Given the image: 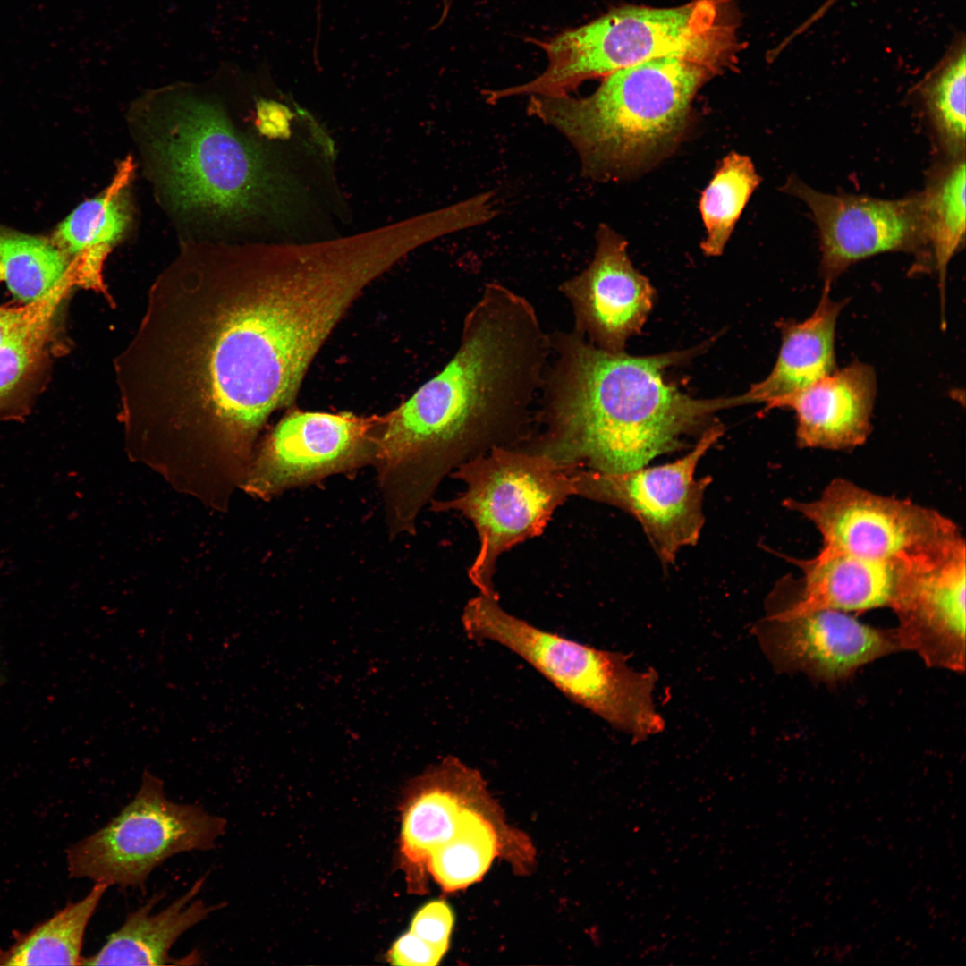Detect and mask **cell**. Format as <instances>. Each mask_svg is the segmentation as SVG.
Here are the masks:
<instances>
[{
  "label": "cell",
  "instance_id": "6da1fadb",
  "mask_svg": "<svg viewBox=\"0 0 966 966\" xmlns=\"http://www.w3.org/2000/svg\"><path fill=\"white\" fill-rule=\"evenodd\" d=\"M550 357V335L533 305L487 284L449 362L382 419L373 465L386 509L414 520L450 472L526 442Z\"/></svg>",
  "mask_w": 966,
  "mask_h": 966
},
{
  "label": "cell",
  "instance_id": "7a4b0ae2",
  "mask_svg": "<svg viewBox=\"0 0 966 966\" xmlns=\"http://www.w3.org/2000/svg\"><path fill=\"white\" fill-rule=\"evenodd\" d=\"M548 364L534 417L538 435L521 448L573 470L624 472L688 448L724 409L752 403L746 394L698 399L664 377L696 350L631 356L597 347L574 329L550 335Z\"/></svg>",
  "mask_w": 966,
  "mask_h": 966
},
{
  "label": "cell",
  "instance_id": "3957f363",
  "mask_svg": "<svg viewBox=\"0 0 966 966\" xmlns=\"http://www.w3.org/2000/svg\"><path fill=\"white\" fill-rule=\"evenodd\" d=\"M148 151L180 211L240 222L265 216L292 225L303 185L288 158L241 134L215 105L178 98L149 121Z\"/></svg>",
  "mask_w": 966,
  "mask_h": 966
},
{
  "label": "cell",
  "instance_id": "277c9868",
  "mask_svg": "<svg viewBox=\"0 0 966 966\" xmlns=\"http://www.w3.org/2000/svg\"><path fill=\"white\" fill-rule=\"evenodd\" d=\"M716 75L691 61L661 57L614 72L587 97H530L528 113L571 143L586 177L615 180L675 148L696 94Z\"/></svg>",
  "mask_w": 966,
  "mask_h": 966
},
{
  "label": "cell",
  "instance_id": "5b68a950",
  "mask_svg": "<svg viewBox=\"0 0 966 966\" xmlns=\"http://www.w3.org/2000/svg\"><path fill=\"white\" fill-rule=\"evenodd\" d=\"M738 21L733 0H691L655 8H614L578 28L538 42L545 71L533 80L502 89L504 98L570 95L586 80L648 60L677 57L716 74L735 64Z\"/></svg>",
  "mask_w": 966,
  "mask_h": 966
},
{
  "label": "cell",
  "instance_id": "8992f818",
  "mask_svg": "<svg viewBox=\"0 0 966 966\" xmlns=\"http://www.w3.org/2000/svg\"><path fill=\"white\" fill-rule=\"evenodd\" d=\"M469 639L499 644L526 661L572 702L642 741L664 729L653 691L657 674L636 671L620 653L541 630L506 612L499 597L479 593L462 613Z\"/></svg>",
  "mask_w": 966,
  "mask_h": 966
},
{
  "label": "cell",
  "instance_id": "52a82bcc",
  "mask_svg": "<svg viewBox=\"0 0 966 966\" xmlns=\"http://www.w3.org/2000/svg\"><path fill=\"white\" fill-rule=\"evenodd\" d=\"M574 470L540 453L497 446L453 471L464 490L431 508L456 511L473 524L479 547L468 577L479 593L498 597V558L542 534L555 510L574 496Z\"/></svg>",
  "mask_w": 966,
  "mask_h": 966
},
{
  "label": "cell",
  "instance_id": "ba28073f",
  "mask_svg": "<svg viewBox=\"0 0 966 966\" xmlns=\"http://www.w3.org/2000/svg\"><path fill=\"white\" fill-rule=\"evenodd\" d=\"M227 820L197 804L169 800L164 781L145 770L133 799L103 827L67 851L71 877L144 890L152 871L182 852H207Z\"/></svg>",
  "mask_w": 966,
  "mask_h": 966
},
{
  "label": "cell",
  "instance_id": "9c48e42d",
  "mask_svg": "<svg viewBox=\"0 0 966 966\" xmlns=\"http://www.w3.org/2000/svg\"><path fill=\"white\" fill-rule=\"evenodd\" d=\"M786 508L820 533L819 551L915 566L941 561L965 547L958 526L936 510L877 495L844 479H833L813 501L785 500Z\"/></svg>",
  "mask_w": 966,
  "mask_h": 966
},
{
  "label": "cell",
  "instance_id": "30bf717a",
  "mask_svg": "<svg viewBox=\"0 0 966 966\" xmlns=\"http://www.w3.org/2000/svg\"><path fill=\"white\" fill-rule=\"evenodd\" d=\"M714 423L683 457L624 472L575 470L574 495L620 508L641 525L664 565L683 547L697 544L705 522L703 499L711 478L697 479L701 458L724 434Z\"/></svg>",
  "mask_w": 966,
  "mask_h": 966
},
{
  "label": "cell",
  "instance_id": "8fae6325",
  "mask_svg": "<svg viewBox=\"0 0 966 966\" xmlns=\"http://www.w3.org/2000/svg\"><path fill=\"white\" fill-rule=\"evenodd\" d=\"M382 419L292 411L257 447L242 489L270 499L290 488L374 464Z\"/></svg>",
  "mask_w": 966,
  "mask_h": 966
},
{
  "label": "cell",
  "instance_id": "7c38bea8",
  "mask_svg": "<svg viewBox=\"0 0 966 966\" xmlns=\"http://www.w3.org/2000/svg\"><path fill=\"white\" fill-rule=\"evenodd\" d=\"M785 189L812 212L825 283L831 284L850 266L871 256L889 251L919 254L929 248L922 193L895 200L826 194L797 177L789 178Z\"/></svg>",
  "mask_w": 966,
  "mask_h": 966
},
{
  "label": "cell",
  "instance_id": "4fadbf2b",
  "mask_svg": "<svg viewBox=\"0 0 966 966\" xmlns=\"http://www.w3.org/2000/svg\"><path fill=\"white\" fill-rule=\"evenodd\" d=\"M756 631L778 672H800L828 685L848 680L863 665L902 650L895 629L874 627L836 610L767 611Z\"/></svg>",
  "mask_w": 966,
  "mask_h": 966
},
{
  "label": "cell",
  "instance_id": "5bb4252c",
  "mask_svg": "<svg viewBox=\"0 0 966 966\" xmlns=\"http://www.w3.org/2000/svg\"><path fill=\"white\" fill-rule=\"evenodd\" d=\"M597 247L589 266L564 281L559 291L574 317V330L603 350L624 351L653 307L655 291L631 264L627 242L606 225L596 233Z\"/></svg>",
  "mask_w": 966,
  "mask_h": 966
},
{
  "label": "cell",
  "instance_id": "9a60e30c",
  "mask_svg": "<svg viewBox=\"0 0 966 966\" xmlns=\"http://www.w3.org/2000/svg\"><path fill=\"white\" fill-rule=\"evenodd\" d=\"M965 547L939 562L906 567L890 608L902 650L928 667L965 670Z\"/></svg>",
  "mask_w": 966,
  "mask_h": 966
},
{
  "label": "cell",
  "instance_id": "2e32d148",
  "mask_svg": "<svg viewBox=\"0 0 966 966\" xmlns=\"http://www.w3.org/2000/svg\"><path fill=\"white\" fill-rule=\"evenodd\" d=\"M490 799L481 774L453 756L410 783L402 807L400 846L409 892L427 891L430 853L450 838L467 808Z\"/></svg>",
  "mask_w": 966,
  "mask_h": 966
},
{
  "label": "cell",
  "instance_id": "e0dca14e",
  "mask_svg": "<svg viewBox=\"0 0 966 966\" xmlns=\"http://www.w3.org/2000/svg\"><path fill=\"white\" fill-rule=\"evenodd\" d=\"M802 572L801 580L788 579L777 584L767 601V610L801 614L815 610L862 613L891 607L905 565L869 560L843 553L819 551L810 559L792 560Z\"/></svg>",
  "mask_w": 966,
  "mask_h": 966
},
{
  "label": "cell",
  "instance_id": "ac0fdd59",
  "mask_svg": "<svg viewBox=\"0 0 966 966\" xmlns=\"http://www.w3.org/2000/svg\"><path fill=\"white\" fill-rule=\"evenodd\" d=\"M877 394L874 369L854 360L809 387L766 405L795 412L802 448L846 450L864 444L872 426Z\"/></svg>",
  "mask_w": 966,
  "mask_h": 966
},
{
  "label": "cell",
  "instance_id": "d6986e66",
  "mask_svg": "<svg viewBox=\"0 0 966 966\" xmlns=\"http://www.w3.org/2000/svg\"><path fill=\"white\" fill-rule=\"evenodd\" d=\"M533 855L528 838L504 822L490 799L462 812L450 838L430 853L428 872L444 891L455 892L479 881L497 856L523 870Z\"/></svg>",
  "mask_w": 966,
  "mask_h": 966
},
{
  "label": "cell",
  "instance_id": "ffe728a7",
  "mask_svg": "<svg viewBox=\"0 0 966 966\" xmlns=\"http://www.w3.org/2000/svg\"><path fill=\"white\" fill-rule=\"evenodd\" d=\"M206 877L199 878L185 894L157 913H152V911L164 894H154L144 905L127 915L121 928L108 936L97 953L82 957L80 965L199 963L195 953L177 959L169 952L183 933L225 905L223 902L208 905L202 900L195 899Z\"/></svg>",
  "mask_w": 966,
  "mask_h": 966
},
{
  "label": "cell",
  "instance_id": "44dd1931",
  "mask_svg": "<svg viewBox=\"0 0 966 966\" xmlns=\"http://www.w3.org/2000/svg\"><path fill=\"white\" fill-rule=\"evenodd\" d=\"M819 302L807 319L781 320V347L768 376L750 386L746 394L753 403L768 404L794 394L833 373L835 362V328L845 301H835L831 284L825 283Z\"/></svg>",
  "mask_w": 966,
  "mask_h": 966
},
{
  "label": "cell",
  "instance_id": "7402d4cb",
  "mask_svg": "<svg viewBox=\"0 0 966 966\" xmlns=\"http://www.w3.org/2000/svg\"><path fill=\"white\" fill-rule=\"evenodd\" d=\"M124 172L104 193L79 205L57 226L51 240L72 260L77 286L104 294V261L130 223Z\"/></svg>",
  "mask_w": 966,
  "mask_h": 966
},
{
  "label": "cell",
  "instance_id": "603a6c76",
  "mask_svg": "<svg viewBox=\"0 0 966 966\" xmlns=\"http://www.w3.org/2000/svg\"><path fill=\"white\" fill-rule=\"evenodd\" d=\"M58 308L0 347V420H22L50 379L64 344Z\"/></svg>",
  "mask_w": 966,
  "mask_h": 966
},
{
  "label": "cell",
  "instance_id": "cb8c5ba5",
  "mask_svg": "<svg viewBox=\"0 0 966 966\" xmlns=\"http://www.w3.org/2000/svg\"><path fill=\"white\" fill-rule=\"evenodd\" d=\"M108 887L95 883L81 900L68 903L27 932H15L13 944L0 949V965H80L87 926Z\"/></svg>",
  "mask_w": 966,
  "mask_h": 966
},
{
  "label": "cell",
  "instance_id": "d4e9b609",
  "mask_svg": "<svg viewBox=\"0 0 966 966\" xmlns=\"http://www.w3.org/2000/svg\"><path fill=\"white\" fill-rule=\"evenodd\" d=\"M965 154L937 168L921 192L931 257L938 275L942 323L947 267L965 234Z\"/></svg>",
  "mask_w": 966,
  "mask_h": 966
},
{
  "label": "cell",
  "instance_id": "484cf974",
  "mask_svg": "<svg viewBox=\"0 0 966 966\" xmlns=\"http://www.w3.org/2000/svg\"><path fill=\"white\" fill-rule=\"evenodd\" d=\"M72 270L51 240L0 225V283L21 303L39 301Z\"/></svg>",
  "mask_w": 966,
  "mask_h": 966
},
{
  "label": "cell",
  "instance_id": "4316f807",
  "mask_svg": "<svg viewBox=\"0 0 966 966\" xmlns=\"http://www.w3.org/2000/svg\"><path fill=\"white\" fill-rule=\"evenodd\" d=\"M965 37L959 34L916 87L939 145L952 157L965 154Z\"/></svg>",
  "mask_w": 966,
  "mask_h": 966
},
{
  "label": "cell",
  "instance_id": "83f0119b",
  "mask_svg": "<svg viewBox=\"0 0 966 966\" xmlns=\"http://www.w3.org/2000/svg\"><path fill=\"white\" fill-rule=\"evenodd\" d=\"M761 178L751 159L729 153L702 191L699 210L706 228L701 250L709 257L719 256L733 231L744 207Z\"/></svg>",
  "mask_w": 966,
  "mask_h": 966
},
{
  "label": "cell",
  "instance_id": "f1b7e54d",
  "mask_svg": "<svg viewBox=\"0 0 966 966\" xmlns=\"http://www.w3.org/2000/svg\"><path fill=\"white\" fill-rule=\"evenodd\" d=\"M74 286V277L68 275L38 301L0 307V347L32 327L53 310L62 307Z\"/></svg>",
  "mask_w": 966,
  "mask_h": 966
},
{
  "label": "cell",
  "instance_id": "f546056e",
  "mask_svg": "<svg viewBox=\"0 0 966 966\" xmlns=\"http://www.w3.org/2000/svg\"><path fill=\"white\" fill-rule=\"evenodd\" d=\"M453 921L450 906L445 901L436 900L425 904L415 913L410 931L431 945L447 951Z\"/></svg>",
  "mask_w": 966,
  "mask_h": 966
},
{
  "label": "cell",
  "instance_id": "4dcf8cb0",
  "mask_svg": "<svg viewBox=\"0 0 966 966\" xmlns=\"http://www.w3.org/2000/svg\"><path fill=\"white\" fill-rule=\"evenodd\" d=\"M445 953L409 931L394 943L388 960L394 965L435 966Z\"/></svg>",
  "mask_w": 966,
  "mask_h": 966
},
{
  "label": "cell",
  "instance_id": "1f68e13d",
  "mask_svg": "<svg viewBox=\"0 0 966 966\" xmlns=\"http://www.w3.org/2000/svg\"><path fill=\"white\" fill-rule=\"evenodd\" d=\"M840 0H826L823 4L813 13L809 19H807L801 26H799L788 38L787 42H791L794 38L802 34L811 25L821 19L835 4Z\"/></svg>",
  "mask_w": 966,
  "mask_h": 966
}]
</instances>
